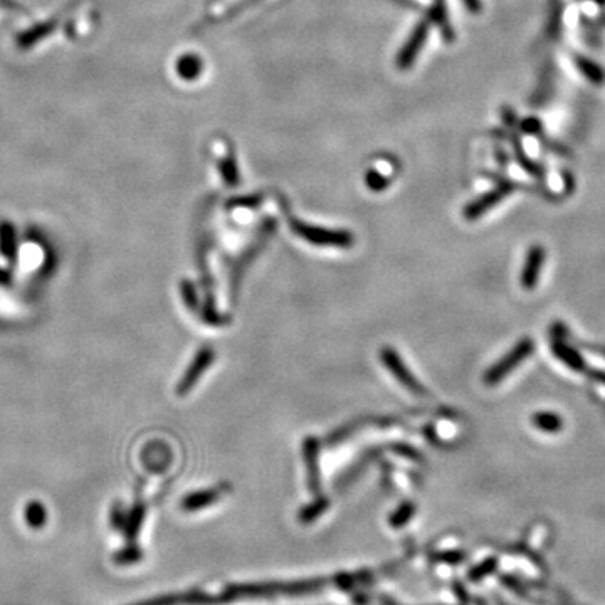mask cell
<instances>
[{"label": "cell", "mask_w": 605, "mask_h": 605, "mask_svg": "<svg viewBox=\"0 0 605 605\" xmlns=\"http://www.w3.org/2000/svg\"><path fill=\"white\" fill-rule=\"evenodd\" d=\"M289 227L298 237L315 246L340 247V249H348L353 246V236L346 231H331V229L309 226L294 217H289Z\"/></svg>", "instance_id": "cell-1"}, {"label": "cell", "mask_w": 605, "mask_h": 605, "mask_svg": "<svg viewBox=\"0 0 605 605\" xmlns=\"http://www.w3.org/2000/svg\"><path fill=\"white\" fill-rule=\"evenodd\" d=\"M380 358H382V362L387 367L388 372H392L393 377H395L403 387L409 388L415 395H425V388L422 387L419 380L410 373V370L405 367V363L402 362L395 350L391 348V346H386V348H382V351H380Z\"/></svg>", "instance_id": "cell-2"}, {"label": "cell", "mask_w": 605, "mask_h": 605, "mask_svg": "<svg viewBox=\"0 0 605 605\" xmlns=\"http://www.w3.org/2000/svg\"><path fill=\"white\" fill-rule=\"evenodd\" d=\"M429 34V22L428 21H422L419 26L415 27L414 32H412L409 41H407V44L403 46L400 49V53H398L397 58V66L400 69H409L412 63H414L417 56H419L420 49L424 48L425 39H428Z\"/></svg>", "instance_id": "cell-3"}, {"label": "cell", "mask_w": 605, "mask_h": 605, "mask_svg": "<svg viewBox=\"0 0 605 605\" xmlns=\"http://www.w3.org/2000/svg\"><path fill=\"white\" fill-rule=\"evenodd\" d=\"M214 356H215V353H214V350L210 348V346H204V348H202L199 353H197L194 362H192L189 370H187L185 375H184V378H182L180 386H178V393H180V395H184V393H187L192 387H194V383L197 382V380H199L200 375L210 367Z\"/></svg>", "instance_id": "cell-4"}, {"label": "cell", "mask_w": 605, "mask_h": 605, "mask_svg": "<svg viewBox=\"0 0 605 605\" xmlns=\"http://www.w3.org/2000/svg\"><path fill=\"white\" fill-rule=\"evenodd\" d=\"M318 454H320V443L316 438H306L303 440V459L306 464L308 482L311 491L320 490V466H318Z\"/></svg>", "instance_id": "cell-5"}, {"label": "cell", "mask_w": 605, "mask_h": 605, "mask_svg": "<svg viewBox=\"0 0 605 605\" xmlns=\"http://www.w3.org/2000/svg\"><path fill=\"white\" fill-rule=\"evenodd\" d=\"M505 190H495L491 192V194H487L486 197H481L480 200H476L475 204H471L469 207L464 210V215H466V219H476L480 217V215L491 207V205H495L496 202H498L501 197H503Z\"/></svg>", "instance_id": "cell-6"}, {"label": "cell", "mask_w": 605, "mask_h": 605, "mask_svg": "<svg viewBox=\"0 0 605 605\" xmlns=\"http://www.w3.org/2000/svg\"><path fill=\"white\" fill-rule=\"evenodd\" d=\"M202 71V63L197 56H185L178 63V73L185 79H195Z\"/></svg>", "instance_id": "cell-7"}, {"label": "cell", "mask_w": 605, "mask_h": 605, "mask_svg": "<svg viewBox=\"0 0 605 605\" xmlns=\"http://www.w3.org/2000/svg\"><path fill=\"white\" fill-rule=\"evenodd\" d=\"M220 173H222L224 182H226L227 185H237L239 170H237L236 160H234L231 155H229V157H226L222 162H220Z\"/></svg>", "instance_id": "cell-8"}, {"label": "cell", "mask_w": 605, "mask_h": 605, "mask_svg": "<svg viewBox=\"0 0 605 605\" xmlns=\"http://www.w3.org/2000/svg\"><path fill=\"white\" fill-rule=\"evenodd\" d=\"M214 500H217V492L215 491H200L189 496V498L185 500L184 506L189 510H195V508H200V506L212 503Z\"/></svg>", "instance_id": "cell-9"}, {"label": "cell", "mask_w": 605, "mask_h": 605, "mask_svg": "<svg viewBox=\"0 0 605 605\" xmlns=\"http://www.w3.org/2000/svg\"><path fill=\"white\" fill-rule=\"evenodd\" d=\"M365 182H367V185H368L370 190L382 192V190H386V187L388 185V182H391V180H388L387 177H383L382 173H378V172H375V170H370L367 173V177H365Z\"/></svg>", "instance_id": "cell-10"}, {"label": "cell", "mask_w": 605, "mask_h": 605, "mask_svg": "<svg viewBox=\"0 0 605 605\" xmlns=\"http://www.w3.org/2000/svg\"><path fill=\"white\" fill-rule=\"evenodd\" d=\"M261 195H251V197H241V199L231 200V204H227V207H256L259 205Z\"/></svg>", "instance_id": "cell-11"}, {"label": "cell", "mask_w": 605, "mask_h": 605, "mask_svg": "<svg viewBox=\"0 0 605 605\" xmlns=\"http://www.w3.org/2000/svg\"><path fill=\"white\" fill-rule=\"evenodd\" d=\"M182 293H184V299H185L187 306L195 308V304H197L195 288H194V284L190 283V281H184V284H182Z\"/></svg>", "instance_id": "cell-12"}, {"label": "cell", "mask_w": 605, "mask_h": 605, "mask_svg": "<svg viewBox=\"0 0 605 605\" xmlns=\"http://www.w3.org/2000/svg\"><path fill=\"white\" fill-rule=\"evenodd\" d=\"M412 514V506L410 505H403V506H400V508L397 510V513L393 514V518H392V522L397 524H400V523H403V522H407V519H409V517Z\"/></svg>", "instance_id": "cell-13"}, {"label": "cell", "mask_w": 605, "mask_h": 605, "mask_svg": "<svg viewBox=\"0 0 605 605\" xmlns=\"http://www.w3.org/2000/svg\"><path fill=\"white\" fill-rule=\"evenodd\" d=\"M325 506H326V500H325V498H320V500H318L316 503H315V506H313V508H311V513H309V511H308V513H303V517H304V518H313V517H315V514L318 513V511L325 508Z\"/></svg>", "instance_id": "cell-14"}, {"label": "cell", "mask_w": 605, "mask_h": 605, "mask_svg": "<svg viewBox=\"0 0 605 605\" xmlns=\"http://www.w3.org/2000/svg\"><path fill=\"white\" fill-rule=\"evenodd\" d=\"M464 4H466L467 9H471V11H475V12H477L481 9L480 0H464Z\"/></svg>", "instance_id": "cell-15"}]
</instances>
